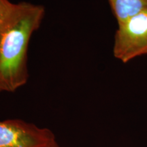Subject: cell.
Listing matches in <instances>:
<instances>
[{
	"instance_id": "cell-3",
	"label": "cell",
	"mask_w": 147,
	"mask_h": 147,
	"mask_svg": "<svg viewBox=\"0 0 147 147\" xmlns=\"http://www.w3.org/2000/svg\"><path fill=\"white\" fill-rule=\"evenodd\" d=\"M55 141L49 129L21 119L0 121V147H46Z\"/></svg>"
},
{
	"instance_id": "cell-4",
	"label": "cell",
	"mask_w": 147,
	"mask_h": 147,
	"mask_svg": "<svg viewBox=\"0 0 147 147\" xmlns=\"http://www.w3.org/2000/svg\"><path fill=\"white\" fill-rule=\"evenodd\" d=\"M118 25L147 9V0H108Z\"/></svg>"
},
{
	"instance_id": "cell-1",
	"label": "cell",
	"mask_w": 147,
	"mask_h": 147,
	"mask_svg": "<svg viewBox=\"0 0 147 147\" xmlns=\"http://www.w3.org/2000/svg\"><path fill=\"white\" fill-rule=\"evenodd\" d=\"M45 14L41 5L14 3L0 27V91L14 92L26 84L29 40L40 27Z\"/></svg>"
},
{
	"instance_id": "cell-5",
	"label": "cell",
	"mask_w": 147,
	"mask_h": 147,
	"mask_svg": "<svg viewBox=\"0 0 147 147\" xmlns=\"http://www.w3.org/2000/svg\"><path fill=\"white\" fill-rule=\"evenodd\" d=\"M14 6V3L9 0H0V27L4 23Z\"/></svg>"
},
{
	"instance_id": "cell-6",
	"label": "cell",
	"mask_w": 147,
	"mask_h": 147,
	"mask_svg": "<svg viewBox=\"0 0 147 147\" xmlns=\"http://www.w3.org/2000/svg\"><path fill=\"white\" fill-rule=\"evenodd\" d=\"M46 147H59V146L57 143L56 141H55V142L52 143V144H51L50 145H49V146H47Z\"/></svg>"
},
{
	"instance_id": "cell-2",
	"label": "cell",
	"mask_w": 147,
	"mask_h": 147,
	"mask_svg": "<svg viewBox=\"0 0 147 147\" xmlns=\"http://www.w3.org/2000/svg\"><path fill=\"white\" fill-rule=\"evenodd\" d=\"M114 56L123 63L147 55V9L118 25Z\"/></svg>"
}]
</instances>
